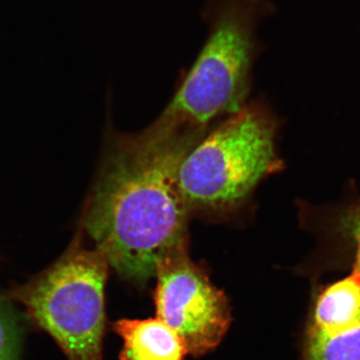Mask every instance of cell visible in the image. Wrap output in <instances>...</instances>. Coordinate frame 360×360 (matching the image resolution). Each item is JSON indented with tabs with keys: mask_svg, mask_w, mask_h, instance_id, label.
Wrapping results in <instances>:
<instances>
[{
	"mask_svg": "<svg viewBox=\"0 0 360 360\" xmlns=\"http://www.w3.org/2000/svg\"><path fill=\"white\" fill-rule=\"evenodd\" d=\"M23 328L11 304L0 295V360H21Z\"/></svg>",
	"mask_w": 360,
	"mask_h": 360,
	"instance_id": "obj_9",
	"label": "cell"
},
{
	"mask_svg": "<svg viewBox=\"0 0 360 360\" xmlns=\"http://www.w3.org/2000/svg\"><path fill=\"white\" fill-rule=\"evenodd\" d=\"M112 329L123 342L120 360H186L188 354L182 338L158 317L118 319Z\"/></svg>",
	"mask_w": 360,
	"mask_h": 360,
	"instance_id": "obj_7",
	"label": "cell"
},
{
	"mask_svg": "<svg viewBox=\"0 0 360 360\" xmlns=\"http://www.w3.org/2000/svg\"><path fill=\"white\" fill-rule=\"evenodd\" d=\"M110 262L77 234L63 255L4 297L25 307L30 321L51 336L68 360H104L105 286Z\"/></svg>",
	"mask_w": 360,
	"mask_h": 360,
	"instance_id": "obj_4",
	"label": "cell"
},
{
	"mask_svg": "<svg viewBox=\"0 0 360 360\" xmlns=\"http://www.w3.org/2000/svg\"><path fill=\"white\" fill-rule=\"evenodd\" d=\"M302 360H360V328L335 338L302 335Z\"/></svg>",
	"mask_w": 360,
	"mask_h": 360,
	"instance_id": "obj_8",
	"label": "cell"
},
{
	"mask_svg": "<svg viewBox=\"0 0 360 360\" xmlns=\"http://www.w3.org/2000/svg\"><path fill=\"white\" fill-rule=\"evenodd\" d=\"M205 135L148 141L139 134H120L108 146L82 224L116 274L131 285L146 288L160 260L187 245L191 213L179 172Z\"/></svg>",
	"mask_w": 360,
	"mask_h": 360,
	"instance_id": "obj_1",
	"label": "cell"
},
{
	"mask_svg": "<svg viewBox=\"0 0 360 360\" xmlns=\"http://www.w3.org/2000/svg\"><path fill=\"white\" fill-rule=\"evenodd\" d=\"M155 278L156 317L182 338L188 354L201 357L219 347L231 328V304L191 260L188 245L163 257Z\"/></svg>",
	"mask_w": 360,
	"mask_h": 360,
	"instance_id": "obj_5",
	"label": "cell"
},
{
	"mask_svg": "<svg viewBox=\"0 0 360 360\" xmlns=\"http://www.w3.org/2000/svg\"><path fill=\"white\" fill-rule=\"evenodd\" d=\"M270 9L267 0H210L207 39L198 58L160 117L139 134L149 141L206 134L213 122L243 110L259 51L258 25Z\"/></svg>",
	"mask_w": 360,
	"mask_h": 360,
	"instance_id": "obj_2",
	"label": "cell"
},
{
	"mask_svg": "<svg viewBox=\"0 0 360 360\" xmlns=\"http://www.w3.org/2000/svg\"><path fill=\"white\" fill-rule=\"evenodd\" d=\"M360 328V274L314 286L302 335L335 338Z\"/></svg>",
	"mask_w": 360,
	"mask_h": 360,
	"instance_id": "obj_6",
	"label": "cell"
},
{
	"mask_svg": "<svg viewBox=\"0 0 360 360\" xmlns=\"http://www.w3.org/2000/svg\"><path fill=\"white\" fill-rule=\"evenodd\" d=\"M278 127L264 104L252 103L207 132L179 167V191L191 215H231L265 177L281 172Z\"/></svg>",
	"mask_w": 360,
	"mask_h": 360,
	"instance_id": "obj_3",
	"label": "cell"
},
{
	"mask_svg": "<svg viewBox=\"0 0 360 360\" xmlns=\"http://www.w3.org/2000/svg\"><path fill=\"white\" fill-rule=\"evenodd\" d=\"M335 231L343 246L347 248V264L352 271L360 274V203L340 212L335 222Z\"/></svg>",
	"mask_w": 360,
	"mask_h": 360,
	"instance_id": "obj_10",
	"label": "cell"
}]
</instances>
